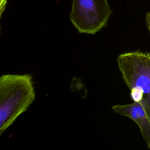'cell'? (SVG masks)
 <instances>
[{
    "label": "cell",
    "mask_w": 150,
    "mask_h": 150,
    "mask_svg": "<svg viewBox=\"0 0 150 150\" xmlns=\"http://www.w3.org/2000/svg\"><path fill=\"white\" fill-rule=\"evenodd\" d=\"M112 13L107 0H73L70 19L79 33L95 35L106 26Z\"/></svg>",
    "instance_id": "3957f363"
},
{
    "label": "cell",
    "mask_w": 150,
    "mask_h": 150,
    "mask_svg": "<svg viewBox=\"0 0 150 150\" xmlns=\"http://www.w3.org/2000/svg\"><path fill=\"white\" fill-rule=\"evenodd\" d=\"M35 100L29 74H2L0 77V135L26 111Z\"/></svg>",
    "instance_id": "6da1fadb"
},
{
    "label": "cell",
    "mask_w": 150,
    "mask_h": 150,
    "mask_svg": "<svg viewBox=\"0 0 150 150\" xmlns=\"http://www.w3.org/2000/svg\"><path fill=\"white\" fill-rule=\"evenodd\" d=\"M118 67L131 90V98L139 103L150 118V54L125 52L117 57Z\"/></svg>",
    "instance_id": "7a4b0ae2"
},
{
    "label": "cell",
    "mask_w": 150,
    "mask_h": 150,
    "mask_svg": "<svg viewBox=\"0 0 150 150\" xmlns=\"http://www.w3.org/2000/svg\"><path fill=\"white\" fill-rule=\"evenodd\" d=\"M146 22L148 29L150 33V11L147 12L146 14Z\"/></svg>",
    "instance_id": "8992f818"
},
{
    "label": "cell",
    "mask_w": 150,
    "mask_h": 150,
    "mask_svg": "<svg viewBox=\"0 0 150 150\" xmlns=\"http://www.w3.org/2000/svg\"><path fill=\"white\" fill-rule=\"evenodd\" d=\"M7 3L6 0H0V16H2V13L5 11V6Z\"/></svg>",
    "instance_id": "5b68a950"
},
{
    "label": "cell",
    "mask_w": 150,
    "mask_h": 150,
    "mask_svg": "<svg viewBox=\"0 0 150 150\" xmlns=\"http://www.w3.org/2000/svg\"><path fill=\"white\" fill-rule=\"evenodd\" d=\"M112 110L121 115L129 118L138 125L147 147L150 149V118L142 105L134 101L131 104L115 105Z\"/></svg>",
    "instance_id": "277c9868"
}]
</instances>
